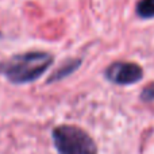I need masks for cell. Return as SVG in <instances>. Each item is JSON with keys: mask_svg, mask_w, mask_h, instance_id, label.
Here are the masks:
<instances>
[{"mask_svg": "<svg viewBox=\"0 0 154 154\" xmlns=\"http://www.w3.org/2000/svg\"><path fill=\"white\" fill-rule=\"evenodd\" d=\"M54 57L48 51H27L0 61V76L15 85L34 82L53 65Z\"/></svg>", "mask_w": 154, "mask_h": 154, "instance_id": "6da1fadb", "label": "cell"}, {"mask_svg": "<svg viewBox=\"0 0 154 154\" xmlns=\"http://www.w3.org/2000/svg\"><path fill=\"white\" fill-rule=\"evenodd\" d=\"M51 141L58 154H97L93 138L75 125H60L51 130Z\"/></svg>", "mask_w": 154, "mask_h": 154, "instance_id": "7a4b0ae2", "label": "cell"}, {"mask_svg": "<svg viewBox=\"0 0 154 154\" xmlns=\"http://www.w3.org/2000/svg\"><path fill=\"white\" fill-rule=\"evenodd\" d=\"M106 79L116 85H131L141 81L143 70L135 62H114L104 72Z\"/></svg>", "mask_w": 154, "mask_h": 154, "instance_id": "3957f363", "label": "cell"}, {"mask_svg": "<svg viewBox=\"0 0 154 154\" xmlns=\"http://www.w3.org/2000/svg\"><path fill=\"white\" fill-rule=\"evenodd\" d=\"M80 65H81V60H80V58L68 60L66 62H64V64H62L61 66H60L58 69H57L56 72L53 73V75L49 77L48 84H50V82H57V81H61V80H64L65 77L70 76L73 72H76V70L79 69Z\"/></svg>", "mask_w": 154, "mask_h": 154, "instance_id": "277c9868", "label": "cell"}, {"mask_svg": "<svg viewBox=\"0 0 154 154\" xmlns=\"http://www.w3.org/2000/svg\"><path fill=\"white\" fill-rule=\"evenodd\" d=\"M137 15L142 19L154 18V0H139L137 3Z\"/></svg>", "mask_w": 154, "mask_h": 154, "instance_id": "5b68a950", "label": "cell"}, {"mask_svg": "<svg viewBox=\"0 0 154 154\" xmlns=\"http://www.w3.org/2000/svg\"><path fill=\"white\" fill-rule=\"evenodd\" d=\"M141 99L143 101H153L154 100V84H150L142 91Z\"/></svg>", "mask_w": 154, "mask_h": 154, "instance_id": "8992f818", "label": "cell"}]
</instances>
